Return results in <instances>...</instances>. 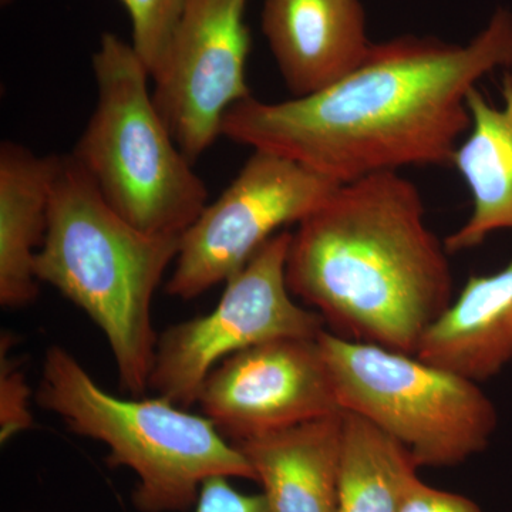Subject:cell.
<instances>
[{
  "label": "cell",
  "mask_w": 512,
  "mask_h": 512,
  "mask_svg": "<svg viewBox=\"0 0 512 512\" xmlns=\"http://www.w3.org/2000/svg\"><path fill=\"white\" fill-rule=\"evenodd\" d=\"M343 412L234 443L254 468L269 512H336Z\"/></svg>",
  "instance_id": "4fadbf2b"
},
{
  "label": "cell",
  "mask_w": 512,
  "mask_h": 512,
  "mask_svg": "<svg viewBox=\"0 0 512 512\" xmlns=\"http://www.w3.org/2000/svg\"><path fill=\"white\" fill-rule=\"evenodd\" d=\"M10 345V333L3 332L0 355V441L3 444L32 429L35 421L30 412V387L18 359L9 356Z\"/></svg>",
  "instance_id": "ac0fdd59"
},
{
  "label": "cell",
  "mask_w": 512,
  "mask_h": 512,
  "mask_svg": "<svg viewBox=\"0 0 512 512\" xmlns=\"http://www.w3.org/2000/svg\"><path fill=\"white\" fill-rule=\"evenodd\" d=\"M292 232L284 231L259 249L225 282L214 311L165 329L157 339L150 389L187 409L197 403L202 383L227 357L279 338H318L320 315L293 301L286 282Z\"/></svg>",
  "instance_id": "52a82bcc"
},
{
  "label": "cell",
  "mask_w": 512,
  "mask_h": 512,
  "mask_svg": "<svg viewBox=\"0 0 512 512\" xmlns=\"http://www.w3.org/2000/svg\"><path fill=\"white\" fill-rule=\"evenodd\" d=\"M448 255L416 184L379 173L340 184L296 225L286 282L329 332L414 355L453 301Z\"/></svg>",
  "instance_id": "7a4b0ae2"
},
{
  "label": "cell",
  "mask_w": 512,
  "mask_h": 512,
  "mask_svg": "<svg viewBox=\"0 0 512 512\" xmlns=\"http://www.w3.org/2000/svg\"><path fill=\"white\" fill-rule=\"evenodd\" d=\"M420 359L481 383L512 363V261L471 275L421 336Z\"/></svg>",
  "instance_id": "5bb4252c"
},
{
  "label": "cell",
  "mask_w": 512,
  "mask_h": 512,
  "mask_svg": "<svg viewBox=\"0 0 512 512\" xmlns=\"http://www.w3.org/2000/svg\"><path fill=\"white\" fill-rule=\"evenodd\" d=\"M15 2V0H0V5L9 6L10 3Z\"/></svg>",
  "instance_id": "44dd1931"
},
{
  "label": "cell",
  "mask_w": 512,
  "mask_h": 512,
  "mask_svg": "<svg viewBox=\"0 0 512 512\" xmlns=\"http://www.w3.org/2000/svg\"><path fill=\"white\" fill-rule=\"evenodd\" d=\"M406 448L375 426L343 412L338 511L399 512L407 491L419 478Z\"/></svg>",
  "instance_id": "2e32d148"
},
{
  "label": "cell",
  "mask_w": 512,
  "mask_h": 512,
  "mask_svg": "<svg viewBox=\"0 0 512 512\" xmlns=\"http://www.w3.org/2000/svg\"><path fill=\"white\" fill-rule=\"evenodd\" d=\"M318 340L342 412L392 437L417 466H458L493 439L497 409L477 382L419 356L326 329Z\"/></svg>",
  "instance_id": "8992f818"
},
{
  "label": "cell",
  "mask_w": 512,
  "mask_h": 512,
  "mask_svg": "<svg viewBox=\"0 0 512 512\" xmlns=\"http://www.w3.org/2000/svg\"><path fill=\"white\" fill-rule=\"evenodd\" d=\"M197 404L238 443L342 412L318 338H279L227 357Z\"/></svg>",
  "instance_id": "30bf717a"
},
{
  "label": "cell",
  "mask_w": 512,
  "mask_h": 512,
  "mask_svg": "<svg viewBox=\"0 0 512 512\" xmlns=\"http://www.w3.org/2000/svg\"><path fill=\"white\" fill-rule=\"evenodd\" d=\"M261 28L292 97L338 83L373 46L360 0H265Z\"/></svg>",
  "instance_id": "8fae6325"
},
{
  "label": "cell",
  "mask_w": 512,
  "mask_h": 512,
  "mask_svg": "<svg viewBox=\"0 0 512 512\" xmlns=\"http://www.w3.org/2000/svg\"><path fill=\"white\" fill-rule=\"evenodd\" d=\"M96 106L72 157L120 217L153 235L181 237L208 190L161 116L130 42L106 32L92 56Z\"/></svg>",
  "instance_id": "5b68a950"
},
{
  "label": "cell",
  "mask_w": 512,
  "mask_h": 512,
  "mask_svg": "<svg viewBox=\"0 0 512 512\" xmlns=\"http://www.w3.org/2000/svg\"><path fill=\"white\" fill-rule=\"evenodd\" d=\"M180 241L124 220L72 154L60 156L46 237L36 256L37 279L99 326L121 387L136 397L150 389L158 339L151 309Z\"/></svg>",
  "instance_id": "3957f363"
},
{
  "label": "cell",
  "mask_w": 512,
  "mask_h": 512,
  "mask_svg": "<svg viewBox=\"0 0 512 512\" xmlns=\"http://www.w3.org/2000/svg\"><path fill=\"white\" fill-rule=\"evenodd\" d=\"M35 400L77 436L109 448L111 468L136 474L133 504L140 512L190 510L212 477L256 481L244 454L207 417L160 396L119 399L62 346L46 350Z\"/></svg>",
  "instance_id": "277c9868"
},
{
  "label": "cell",
  "mask_w": 512,
  "mask_h": 512,
  "mask_svg": "<svg viewBox=\"0 0 512 512\" xmlns=\"http://www.w3.org/2000/svg\"><path fill=\"white\" fill-rule=\"evenodd\" d=\"M399 512H483V510L464 495L430 487L417 478L407 491Z\"/></svg>",
  "instance_id": "ffe728a7"
},
{
  "label": "cell",
  "mask_w": 512,
  "mask_h": 512,
  "mask_svg": "<svg viewBox=\"0 0 512 512\" xmlns=\"http://www.w3.org/2000/svg\"><path fill=\"white\" fill-rule=\"evenodd\" d=\"M231 478L212 477L202 484L195 512H269L264 494H242Z\"/></svg>",
  "instance_id": "d6986e66"
},
{
  "label": "cell",
  "mask_w": 512,
  "mask_h": 512,
  "mask_svg": "<svg viewBox=\"0 0 512 512\" xmlns=\"http://www.w3.org/2000/svg\"><path fill=\"white\" fill-rule=\"evenodd\" d=\"M289 158L254 150L237 177L181 235L165 291L191 301L241 271L281 228L298 225L339 187Z\"/></svg>",
  "instance_id": "ba28073f"
},
{
  "label": "cell",
  "mask_w": 512,
  "mask_h": 512,
  "mask_svg": "<svg viewBox=\"0 0 512 512\" xmlns=\"http://www.w3.org/2000/svg\"><path fill=\"white\" fill-rule=\"evenodd\" d=\"M131 26V46L153 77L163 63L185 0H120Z\"/></svg>",
  "instance_id": "e0dca14e"
},
{
  "label": "cell",
  "mask_w": 512,
  "mask_h": 512,
  "mask_svg": "<svg viewBox=\"0 0 512 512\" xmlns=\"http://www.w3.org/2000/svg\"><path fill=\"white\" fill-rule=\"evenodd\" d=\"M467 106L470 127L450 165L467 185L471 212L444 238L450 255L480 247L495 232L512 231V62L503 69L500 104L474 87Z\"/></svg>",
  "instance_id": "7c38bea8"
},
{
  "label": "cell",
  "mask_w": 512,
  "mask_h": 512,
  "mask_svg": "<svg viewBox=\"0 0 512 512\" xmlns=\"http://www.w3.org/2000/svg\"><path fill=\"white\" fill-rule=\"evenodd\" d=\"M60 156L0 144V305L22 309L40 292L36 256L45 241Z\"/></svg>",
  "instance_id": "9a60e30c"
},
{
  "label": "cell",
  "mask_w": 512,
  "mask_h": 512,
  "mask_svg": "<svg viewBox=\"0 0 512 512\" xmlns=\"http://www.w3.org/2000/svg\"><path fill=\"white\" fill-rule=\"evenodd\" d=\"M248 0H185L153 97L178 147L195 163L221 136L225 116L251 97Z\"/></svg>",
  "instance_id": "9c48e42d"
},
{
  "label": "cell",
  "mask_w": 512,
  "mask_h": 512,
  "mask_svg": "<svg viewBox=\"0 0 512 512\" xmlns=\"http://www.w3.org/2000/svg\"><path fill=\"white\" fill-rule=\"evenodd\" d=\"M512 62V12L498 8L467 43L404 35L373 43L322 92L239 101L221 136L289 158L339 184L404 167L450 165L470 127L467 97Z\"/></svg>",
  "instance_id": "6da1fadb"
}]
</instances>
